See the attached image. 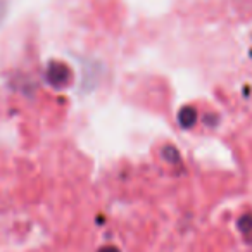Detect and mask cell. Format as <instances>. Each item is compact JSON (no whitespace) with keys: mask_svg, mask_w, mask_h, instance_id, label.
I'll use <instances>...</instances> for the list:
<instances>
[{"mask_svg":"<svg viewBox=\"0 0 252 252\" xmlns=\"http://www.w3.org/2000/svg\"><path fill=\"white\" fill-rule=\"evenodd\" d=\"M71 78V71L66 64L63 63H52L49 66V71H47V80L52 87L63 88L66 87V83H69Z\"/></svg>","mask_w":252,"mask_h":252,"instance_id":"1","label":"cell"},{"mask_svg":"<svg viewBox=\"0 0 252 252\" xmlns=\"http://www.w3.org/2000/svg\"><path fill=\"white\" fill-rule=\"evenodd\" d=\"M195 119H197V112H195V109H192V107H183L178 114V121L183 128H190V126H193Z\"/></svg>","mask_w":252,"mask_h":252,"instance_id":"2","label":"cell"},{"mask_svg":"<svg viewBox=\"0 0 252 252\" xmlns=\"http://www.w3.org/2000/svg\"><path fill=\"white\" fill-rule=\"evenodd\" d=\"M162 154H164V158L168 159L169 162H176V161H178V152H176V149L166 147L164 151H162Z\"/></svg>","mask_w":252,"mask_h":252,"instance_id":"3","label":"cell"},{"mask_svg":"<svg viewBox=\"0 0 252 252\" xmlns=\"http://www.w3.org/2000/svg\"><path fill=\"white\" fill-rule=\"evenodd\" d=\"M100 252H119V251H118L116 247H104Z\"/></svg>","mask_w":252,"mask_h":252,"instance_id":"4","label":"cell"}]
</instances>
